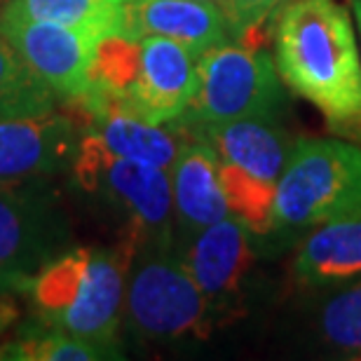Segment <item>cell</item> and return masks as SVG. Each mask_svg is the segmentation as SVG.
Returning <instances> with one entry per match:
<instances>
[{
	"label": "cell",
	"mask_w": 361,
	"mask_h": 361,
	"mask_svg": "<svg viewBox=\"0 0 361 361\" xmlns=\"http://www.w3.org/2000/svg\"><path fill=\"white\" fill-rule=\"evenodd\" d=\"M274 66L336 134L361 139V52L338 0H291L272 19Z\"/></svg>",
	"instance_id": "obj_1"
},
{
	"label": "cell",
	"mask_w": 361,
	"mask_h": 361,
	"mask_svg": "<svg viewBox=\"0 0 361 361\" xmlns=\"http://www.w3.org/2000/svg\"><path fill=\"white\" fill-rule=\"evenodd\" d=\"M324 341L348 355H361V279L338 291L322 307Z\"/></svg>",
	"instance_id": "obj_20"
},
{
	"label": "cell",
	"mask_w": 361,
	"mask_h": 361,
	"mask_svg": "<svg viewBox=\"0 0 361 361\" xmlns=\"http://www.w3.org/2000/svg\"><path fill=\"white\" fill-rule=\"evenodd\" d=\"M134 254L136 251L127 242L113 249L92 247L75 300L56 317L52 329L87 338L113 350L120 326L122 298H125V274L129 263L134 261Z\"/></svg>",
	"instance_id": "obj_9"
},
{
	"label": "cell",
	"mask_w": 361,
	"mask_h": 361,
	"mask_svg": "<svg viewBox=\"0 0 361 361\" xmlns=\"http://www.w3.org/2000/svg\"><path fill=\"white\" fill-rule=\"evenodd\" d=\"M0 31L24 63L56 97L78 101L90 87L87 68L99 38L42 19H12L0 14Z\"/></svg>",
	"instance_id": "obj_7"
},
{
	"label": "cell",
	"mask_w": 361,
	"mask_h": 361,
	"mask_svg": "<svg viewBox=\"0 0 361 361\" xmlns=\"http://www.w3.org/2000/svg\"><path fill=\"white\" fill-rule=\"evenodd\" d=\"M40 178L0 180V293H28L38 272L68 249V221Z\"/></svg>",
	"instance_id": "obj_5"
},
{
	"label": "cell",
	"mask_w": 361,
	"mask_h": 361,
	"mask_svg": "<svg viewBox=\"0 0 361 361\" xmlns=\"http://www.w3.org/2000/svg\"><path fill=\"white\" fill-rule=\"evenodd\" d=\"M129 324L143 338L171 341L185 336H207L209 305L180 261L167 249H146L136 263L127 288Z\"/></svg>",
	"instance_id": "obj_6"
},
{
	"label": "cell",
	"mask_w": 361,
	"mask_h": 361,
	"mask_svg": "<svg viewBox=\"0 0 361 361\" xmlns=\"http://www.w3.org/2000/svg\"><path fill=\"white\" fill-rule=\"evenodd\" d=\"M197 139L207 141L221 162L235 164L244 174L277 185L286 164L291 141L272 118H247L223 125L195 127Z\"/></svg>",
	"instance_id": "obj_14"
},
{
	"label": "cell",
	"mask_w": 361,
	"mask_h": 361,
	"mask_svg": "<svg viewBox=\"0 0 361 361\" xmlns=\"http://www.w3.org/2000/svg\"><path fill=\"white\" fill-rule=\"evenodd\" d=\"M87 127V136L97 141L108 155L160 169H171L180 146H183L178 134L122 111L90 115Z\"/></svg>",
	"instance_id": "obj_16"
},
{
	"label": "cell",
	"mask_w": 361,
	"mask_h": 361,
	"mask_svg": "<svg viewBox=\"0 0 361 361\" xmlns=\"http://www.w3.org/2000/svg\"><path fill=\"white\" fill-rule=\"evenodd\" d=\"M122 33L169 38L200 56L228 40V24L221 5L204 0H129L122 5Z\"/></svg>",
	"instance_id": "obj_11"
},
{
	"label": "cell",
	"mask_w": 361,
	"mask_h": 361,
	"mask_svg": "<svg viewBox=\"0 0 361 361\" xmlns=\"http://www.w3.org/2000/svg\"><path fill=\"white\" fill-rule=\"evenodd\" d=\"M75 178L87 192L101 195L127 221L125 242L136 249H169L171 235V176L125 157L108 155L87 134L73 160Z\"/></svg>",
	"instance_id": "obj_4"
},
{
	"label": "cell",
	"mask_w": 361,
	"mask_h": 361,
	"mask_svg": "<svg viewBox=\"0 0 361 361\" xmlns=\"http://www.w3.org/2000/svg\"><path fill=\"white\" fill-rule=\"evenodd\" d=\"M284 85L265 47L221 42L197 56V85L185 113L195 127L247 118H277Z\"/></svg>",
	"instance_id": "obj_3"
},
{
	"label": "cell",
	"mask_w": 361,
	"mask_h": 361,
	"mask_svg": "<svg viewBox=\"0 0 361 361\" xmlns=\"http://www.w3.org/2000/svg\"><path fill=\"white\" fill-rule=\"evenodd\" d=\"M0 14L54 21L94 38L122 33V3L118 0H10Z\"/></svg>",
	"instance_id": "obj_17"
},
{
	"label": "cell",
	"mask_w": 361,
	"mask_h": 361,
	"mask_svg": "<svg viewBox=\"0 0 361 361\" xmlns=\"http://www.w3.org/2000/svg\"><path fill=\"white\" fill-rule=\"evenodd\" d=\"M251 230L235 216L200 230L183 254L185 270L207 300H226L240 291V284L251 265Z\"/></svg>",
	"instance_id": "obj_12"
},
{
	"label": "cell",
	"mask_w": 361,
	"mask_h": 361,
	"mask_svg": "<svg viewBox=\"0 0 361 361\" xmlns=\"http://www.w3.org/2000/svg\"><path fill=\"white\" fill-rule=\"evenodd\" d=\"M56 94L26 66L0 31V118L52 111Z\"/></svg>",
	"instance_id": "obj_18"
},
{
	"label": "cell",
	"mask_w": 361,
	"mask_h": 361,
	"mask_svg": "<svg viewBox=\"0 0 361 361\" xmlns=\"http://www.w3.org/2000/svg\"><path fill=\"white\" fill-rule=\"evenodd\" d=\"M14 317H17V310H14L12 302L7 298H0V331H3Z\"/></svg>",
	"instance_id": "obj_22"
},
{
	"label": "cell",
	"mask_w": 361,
	"mask_h": 361,
	"mask_svg": "<svg viewBox=\"0 0 361 361\" xmlns=\"http://www.w3.org/2000/svg\"><path fill=\"white\" fill-rule=\"evenodd\" d=\"M3 357L21 361H94L108 359L113 355L111 348H106V345L54 329V334L28 336L24 341L10 345V348L3 350Z\"/></svg>",
	"instance_id": "obj_19"
},
{
	"label": "cell",
	"mask_w": 361,
	"mask_h": 361,
	"mask_svg": "<svg viewBox=\"0 0 361 361\" xmlns=\"http://www.w3.org/2000/svg\"><path fill=\"white\" fill-rule=\"evenodd\" d=\"M204 3H216V5H221L223 0H204Z\"/></svg>",
	"instance_id": "obj_24"
},
{
	"label": "cell",
	"mask_w": 361,
	"mask_h": 361,
	"mask_svg": "<svg viewBox=\"0 0 361 361\" xmlns=\"http://www.w3.org/2000/svg\"><path fill=\"white\" fill-rule=\"evenodd\" d=\"M75 122L63 113L0 118V180L47 176L73 162Z\"/></svg>",
	"instance_id": "obj_10"
},
{
	"label": "cell",
	"mask_w": 361,
	"mask_h": 361,
	"mask_svg": "<svg viewBox=\"0 0 361 361\" xmlns=\"http://www.w3.org/2000/svg\"><path fill=\"white\" fill-rule=\"evenodd\" d=\"M352 10H355V17L359 24V35H361V0H352Z\"/></svg>",
	"instance_id": "obj_23"
},
{
	"label": "cell",
	"mask_w": 361,
	"mask_h": 361,
	"mask_svg": "<svg viewBox=\"0 0 361 361\" xmlns=\"http://www.w3.org/2000/svg\"><path fill=\"white\" fill-rule=\"evenodd\" d=\"M197 85V56L169 38H141V66L125 113L150 125H167L185 115Z\"/></svg>",
	"instance_id": "obj_8"
},
{
	"label": "cell",
	"mask_w": 361,
	"mask_h": 361,
	"mask_svg": "<svg viewBox=\"0 0 361 361\" xmlns=\"http://www.w3.org/2000/svg\"><path fill=\"white\" fill-rule=\"evenodd\" d=\"M361 207V148L338 139H302L277 180L274 223L307 228Z\"/></svg>",
	"instance_id": "obj_2"
},
{
	"label": "cell",
	"mask_w": 361,
	"mask_h": 361,
	"mask_svg": "<svg viewBox=\"0 0 361 361\" xmlns=\"http://www.w3.org/2000/svg\"><path fill=\"white\" fill-rule=\"evenodd\" d=\"M293 272L310 286L361 279V207L319 223L300 244Z\"/></svg>",
	"instance_id": "obj_15"
},
{
	"label": "cell",
	"mask_w": 361,
	"mask_h": 361,
	"mask_svg": "<svg viewBox=\"0 0 361 361\" xmlns=\"http://www.w3.org/2000/svg\"><path fill=\"white\" fill-rule=\"evenodd\" d=\"M281 3L284 0H223L221 10L228 24V35L240 40L249 31H256L263 24H268Z\"/></svg>",
	"instance_id": "obj_21"
},
{
	"label": "cell",
	"mask_w": 361,
	"mask_h": 361,
	"mask_svg": "<svg viewBox=\"0 0 361 361\" xmlns=\"http://www.w3.org/2000/svg\"><path fill=\"white\" fill-rule=\"evenodd\" d=\"M219 167V153L202 139L183 143L171 164V197L176 221L188 240L230 216Z\"/></svg>",
	"instance_id": "obj_13"
},
{
	"label": "cell",
	"mask_w": 361,
	"mask_h": 361,
	"mask_svg": "<svg viewBox=\"0 0 361 361\" xmlns=\"http://www.w3.org/2000/svg\"><path fill=\"white\" fill-rule=\"evenodd\" d=\"M118 3H122V5H125V3H129V0H118Z\"/></svg>",
	"instance_id": "obj_25"
}]
</instances>
